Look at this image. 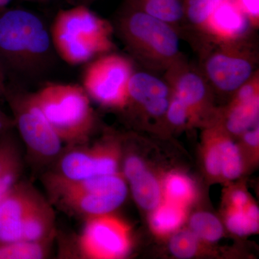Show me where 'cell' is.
I'll use <instances>...</instances> for the list:
<instances>
[{"instance_id": "obj_34", "label": "cell", "mask_w": 259, "mask_h": 259, "mask_svg": "<svg viewBox=\"0 0 259 259\" xmlns=\"http://www.w3.org/2000/svg\"><path fill=\"white\" fill-rule=\"evenodd\" d=\"M245 211L246 212L247 215L249 217L250 220L255 221V222H258L259 209L256 204L249 202V204L245 207Z\"/></svg>"}, {"instance_id": "obj_23", "label": "cell", "mask_w": 259, "mask_h": 259, "mask_svg": "<svg viewBox=\"0 0 259 259\" xmlns=\"http://www.w3.org/2000/svg\"><path fill=\"white\" fill-rule=\"evenodd\" d=\"M190 230L199 239L214 243L222 238L223 228L221 221L212 213H195L190 221Z\"/></svg>"}, {"instance_id": "obj_37", "label": "cell", "mask_w": 259, "mask_h": 259, "mask_svg": "<svg viewBox=\"0 0 259 259\" xmlns=\"http://www.w3.org/2000/svg\"><path fill=\"white\" fill-rule=\"evenodd\" d=\"M0 81H5V71L0 64Z\"/></svg>"}, {"instance_id": "obj_29", "label": "cell", "mask_w": 259, "mask_h": 259, "mask_svg": "<svg viewBox=\"0 0 259 259\" xmlns=\"http://www.w3.org/2000/svg\"><path fill=\"white\" fill-rule=\"evenodd\" d=\"M166 119L168 123L175 127H182L196 123L194 116L188 107L172 93Z\"/></svg>"}, {"instance_id": "obj_27", "label": "cell", "mask_w": 259, "mask_h": 259, "mask_svg": "<svg viewBox=\"0 0 259 259\" xmlns=\"http://www.w3.org/2000/svg\"><path fill=\"white\" fill-rule=\"evenodd\" d=\"M18 145L10 131L0 135V176L21 164Z\"/></svg>"}, {"instance_id": "obj_26", "label": "cell", "mask_w": 259, "mask_h": 259, "mask_svg": "<svg viewBox=\"0 0 259 259\" xmlns=\"http://www.w3.org/2000/svg\"><path fill=\"white\" fill-rule=\"evenodd\" d=\"M208 143L206 150L205 168L209 175L212 177H219L222 170V156L220 144V126L211 127L207 132Z\"/></svg>"}, {"instance_id": "obj_35", "label": "cell", "mask_w": 259, "mask_h": 259, "mask_svg": "<svg viewBox=\"0 0 259 259\" xmlns=\"http://www.w3.org/2000/svg\"><path fill=\"white\" fill-rule=\"evenodd\" d=\"M95 1V0H69V3L72 5H83L89 6Z\"/></svg>"}, {"instance_id": "obj_24", "label": "cell", "mask_w": 259, "mask_h": 259, "mask_svg": "<svg viewBox=\"0 0 259 259\" xmlns=\"http://www.w3.org/2000/svg\"><path fill=\"white\" fill-rule=\"evenodd\" d=\"M221 1L222 0H185V23L200 32Z\"/></svg>"}, {"instance_id": "obj_12", "label": "cell", "mask_w": 259, "mask_h": 259, "mask_svg": "<svg viewBox=\"0 0 259 259\" xmlns=\"http://www.w3.org/2000/svg\"><path fill=\"white\" fill-rule=\"evenodd\" d=\"M252 29L236 0H222L200 32L214 46L233 45L248 41Z\"/></svg>"}, {"instance_id": "obj_20", "label": "cell", "mask_w": 259, "mask_h": 259, "mask_svg": "<svg viewBox=\"0 0 259 259\" xmlns=\"http://www.w3.org/2000/svg\"><path fill=\"white\" fill-rule=\"evenodd\" d=\"M51 240L28 241L20 240L0 243V259H41L49 251Z\"/></svg>"}, {"instance_id": "obj_9", "label": "cell", "mask_w": 259, "mask_h": 259, "mask_svg": "<svg viewBox=\"0 0 259 259\" xmlns=\"http://www.w3.org/2000/svg\"><path fill=\"white\" fill-rule=\"evenodd\" d=\"M111 213L87 218L78 240L83 258L118 259L128 254L132 245L131 228Z\"/></svg>"}, {"instance_id": "obj_4", "label": "cell", "mask_w": 259, "mask_h": 259, "mask_svg": "<svg viewBox=\"0 0 259 259\" xmlns=\"http://www.w3.org/2000/svg\"><path fill=\"white\" fill-rule=\"evenodd\" d=\"M34 95L63 144L71 147L86 144L95 127V116L82 86L49 83Z\"/></svg>"}, {"instance_id": "obj_2", "label": "cell", "mask_w": 259, "mask_h": 259, "mask_svg": "<svg viewBox=\"0 0 259 259\" xmlns=\"http://www.w3.org/2000/svg\"><path fill=\"white\" fill-rule=\"evenodd\" d=\"M114 30L106 19L77 5L58 12L50 33L56 54L66 64L79 66L115 50Z\"/></svg>"}, {"instance_id": "obj_33", "label": "cell", "mask_w": 259, "mask_h": 259, "mask_svg": "<svg viewBox=\"0 0 259 259\" xmlns=\"http://www.w3.org/2000/svg\"><path fill=\"white\" fill-rule=\"evenodd\" d=\"M243 136V141L245 144L252 148H258L259 145V127L258 124L253 126L251 128L245 131Z\"/></svg>"}, {"instance_id": "obj_31", "label": "cell", "mask_w": 259, "mask_h": 259, "mask_svg": "<svg viewBox=\"0 0 259 259\" xmlns=\"http://www.w3.org/2000/svg\"><path fill=\"white\" fill-rule=\"evenodd\" d=\"M21 171L22 164H20L0 176V201L17 183Z\"/></svg>"}, {"instance_id": "obj_7", "label": "cell", "mask_w": 259, "mask_h": 259, "mask_svg": "<svg viewBox=\"0 0 259 259\" xmlns=\"http://www.w3.org/2000/svg\"><path fill=\"white\" fill-rule=\"evenodd\" d=\"M135 71L134 61L112 51L87 64L81 86L90 100L101 106L125 110Z\"/></svg>"}, {"instance_id": "obj_18", "label": "cell", "mask_w": 259, "mask_h": 259, "mask_svg": "<svg viewBox=\"0 0 259 259\" xmlns=\"http://www.w3.org/2000/svg\"><path fill=\"white\" fill-rule=\"evenodd\" d=\"M124 4L178 29L185 23L184 0H125Z\"/></svg>"}, {"instance_id": "obj_14", "label": "cell", "mask_w": 259, "mask_h": 259, "mask_svg": "<svg viewBox=\"0 0 259 259\" xmlns=\"http://www.w3.org/2000/svg\"><path fill=\"white\" fill-rule=\"evenodd\" d=\"M40 194L31 186L16 183L0 201V243L22 240L25 220Z\"/></svg>"}, {"instance_id": "obj_38", "label": "cell", "mask_w": 259, "mask_h": 259, "mask_svg": "<svg viewBox=\"0 0 259 259\" xmlns=\"http://www.w3.org/2000/svg\"><path fill=\"white\" fill-rule=\"evenodd\" d=\"M28 1L35 2V3H49V2L53 1V0H28Z\"/></svg>"}, {"instance_id": "obj_21", "label": "cell", "mask_w": 259, "mask_h": 259, "mask_svg": "<svg viewBox=\"0 0 259 259\" xmlns=\"http://www.w3.org/2000/svg\"><path fill=\"white\" fill-rule=\"evenodd\" d=\"M165 200L187 207L193 201L195 190L189 177L180 174L168 175L163 182Z\"/></svg>"}, {"instance_id": "obj_10", "label": "cell", "mask_w": 259, "mask_h": 259, "mask_svg": "<svg viewBox=\"0 0 259 259\" xmlns=\"http://www.w3.org/2000/svg\"><path fill=\"white\" fill-rule=\"evenodd\" d=\"M113 141L92 147L71 146L63 150L56 160L54 173L70 180H83L118 173L119 152Z\"/></svg>"}, {"instance_id": "obj_39", "label": "cell", "mask_w": 259, "mask_h": 259, "mask_svg": "<svg viewBox=\"0 0 259 259\" xmlns=\"http://www.w3.org/2000/svg\"><path fill=\"white\" fill-rule=\"evenodd\" d=\"M184 1H185V0H184Z\"/></svg>"}, {"instance_id": "obj_8", "label": "cell", "mask_w": 259, "mask_h": 259, "mask_svg": "<svg viewBox=\"0 0 259 259\" xmlns=\"http://www.w3.org/2000/svg\"><path fill=\"white\" fill-rule=\"evenodd\" d=\"M248 41L214 46L202 60L204 75L209 86L225 93H233L257 71L258 58Z\"/></svg>"}, {"instance_id": "obj_3", "label": "cell", "mask_w": 259, "mask_h": 259, "mask_svg": "<svg viewBox=\"0 0 259 259\" xmlns=\"http://www.w3.org/2000/svg\"><path fill=\"white\" fill-rule=\"evenodd\" d=\"M115 26L129 52L150 69L166 71L185 59L178 29L166 22L124 4Z\"/></svg>"}, {"instance_id": "obj_36", "label": "cell", "mask_w": 259, "mask_h": 259, "mask_svg": "<svg viewBox=\"0 0 259 259\" xmlns=\"http://www.w3.org/2000/svg\"><path fill=\"white\" fill-rule=\"evenodd\" d=\"M13 0H0V13L8 8V5Z\"/></svg>"}, {"instance_id": "obj_28", "label": "cell", "mask_w": 259, "mask_h": 259, "mask_svg": "<svg viewBox=\"0 0 259 259\" xmlns=\"http://www.w3.org/2000/svg\"><path fill=\"white\" fill-rule=\"evenodd\" d=\"M245 209H238L231 207L227 214V228L237 236H248L258 231L259 223L250 220L247 215Z\"/></svg>"}, {"instance_id": "obj_17", "label": "cell", "mask_w": 259, "mask_h": 259, "mask_svg": "<svg viewBox=\"0 0 259 259\" xmlns=\"http://www.w3.org/2000/svg\"><path fill=\"white\" fill-rule=\"evenodd\" d=\"M259 98L247 102L232 100L225 111L223 123H218L226 132L241 135L258 124Z\"/></svg>"}, {"instance_id": "obj_19", "label": "cell", "mask_w": 259, "mask_h": 259, "mask_svg": "<svg viewBox=\"0 0 259 259\" xmlns=\"http://www.w3.org/2000/svg\"><path fill=\"white\" fill-rule=\"evenodd\" d=\"M186 214V207L165 200L152 210L150 223L155 233L160 236H166L182 226Z\"/></svg>"}, {"instance_id": "obj_15", "label": "cell", "mask_w": 259, "mask_h": 259, "mask_svg": "<svg viewBox=\"0 0 259 259\" xmlns=\"http://www.w3.org/2000/svg\"><path fill=\"white\" fill-rule=\"evenodd\" d=\"M123 172L135 201L141 208L152 211L161 203L159 183L141 158L135 155L127 156L124 161Z\"/></svg>"}, {"instance_id": "obj_6", "label": "cell", "mask_w": 259, "mask_h": 259, "mask_svg": "<svg viewBox=\"0 0 259 259\" xmlns=\"http://www.w3.org/2000/svg\"><path fill=\"white\" fill-rule=\"evenodd\" d=\"M3 97L9 105L14 125L29 158L38 166L55 161L64 150L63 143L49 124L34 93L6 84Z\"/></svg>"}, {"instance_id": "obj_30", "label": "cell", "mask_w": 259, "mask_h": 259, "mask_svg": "<svg viewBox=\"0 0 259 259\" xmlns=\"http://www.w3.org/2000/svg\"><path fill=\"white\" fill-rule=\"evenodd\" d=\"M253 29L259 26V0H236Z\"/></svg>"}, {"instance_id": "obj_1", "label": "cell", "mask_w": 259, "mask_h": 259, "mask_svg": "<svg viewBox=\"0 0 259 259\" xmlns=\"http://www.w3.org/2000/svg\"><path fill=\"white\" fill-rule=\"evenodd\" d=\"M55 54L50 30L38 15L22 8L0 13V64L5 72L37 79L54 65Z\"/></svg>"}, {"instance_id": "obj_16", "label": "cell", "mask_w": 259, "mask_h": 259, "mask_svg": "<svg viewBox=\"0 0 259 259\" xmlns=\"http://www.w3.org/2000/svg\"><path fill=\"white\" fill-rule=\"evenodd\" d=\"M55 231V214L51 204L42 196L25 220L22 240L44 241L52 240Z\"/></svg>"}, {"instance_id": "obj_32", "label": "cell", "mask_w": 259, "mask_h": 259, "mask_svg": "<svg viewBox=\"0 0 259 259\" xmlns=\"http://www.w3.org/2000/svg\"><path fill=\"white\" fill-rule=\"evenodd\" d=\"M231 207L238 209H244L249 204L248 195L243 191L236 190L233 192L231 197Z\"/></svg>"}, {"instance_id": "obj_5", "label": "cell", "mask_w": 259, "mask_h": 259, "mask_svg": "<svg viewBox=\"0 0 259 259\" xmlns=\"http://www.w3.org/2000/svg\"><path fill=\"white\" fill-rule=\"evenodd\" d=\"M44 183L52 199L81 216L113 212L127 194L125 179L119 173L83 180H70L49 172Z\"/></svg>"}, {"instance_id": "obj_25", "label": "cell", "mask_w": 259, "mask_h": 259, "mask_svg": "<svg viewBox=\"0 0 259 259\" xmlns=\"http://www.w3.org/2000/svg\"><path fill=\"white\" fill-rule=\"evenodd\" d=\"M199 238L191 230L177 231L172 236L169 242V250L176 258H191L197 253Z\"/></svg>"}, {"instance_id": "obj_11", "label": "cell", "mask_w": 259, "mask_h": 259, "mask_svg": "<svg viewBox=\"0 0 259 259\" xmlns=\"http://www.w3.org/2000/svg\"><path fill=\"white\" fill-rule=\"evenodd\" d=\"M164 79L171 93L190 109L196 122L207 115L210 110V86L200 71L184 59L165 71Z\"/></svg>"}, {"instance_id": "obj_13", "label": "cell", "mask_w": 259, "mask_h": 259, "mask_svg": "<svg viewBox=\"0 0 259 259\" xmlns=\"http://www.w3.org/2000/svg\"><path fill=\"white\" fill-rule=\"evenodd\" d=\"M171 90L166 80L146 71H135L130 80L125 108L134 109L152 118H166Z\"/></svg>"}, {"instance_id": "obj_22", "label": "cell", "mask_w": 259, "mask_h": 259, "mask_svg": "<svg viewBox=\"0 0 259 259\" xmlns=\"http://www.w3.org/2000/svg\"><path fill=\"white\" fill-rule=\"evenodd\" d=\"M219 126L220 144L222 156L221 175L227 180H236L241 176L243 169L241 153L237 145L225 135L224 129Z\"/></svg>"}]
</instances>
